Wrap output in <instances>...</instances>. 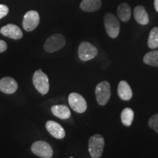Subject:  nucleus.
<instances>
[{"label": "nucleus", "instance_id": "1", "mask_svg": "<svg viewBox=\"0 0 158 158\" xmlns=\"http://www.w3.org/2000/svg\"><path fill=\"white\" fill-rule=\"evenodd\" d=\"M105 147V139L100 134L92 135L89 140V152L92 158L101 157Z\"/></svg>", "mask_w": 158, "mask_h": 158}, {"label": "nucleus", "instance_id": "2", "mask_svg": "<svg viewBox=\"0 0 158 158\" xmlns=\"http://www.w3.org/2000/svg\"><path fill=\"white\" fill-rule=\"evenodd\" d=\"M104 26L108 36L116 38L119 35L120 23L117 17L113 13H108L104 15Z\"/></svg>", "mask_w": 158, "mask_h": 158}, {"label": "nucleus", "instance_id": "3", "mask_svg": "<svg viewBox=\"0 0 158 158\" xmlns=\"http://www.w3.org/2000/svg\"><path fill=\"white\" fill-rule=\"evenodd\" d=\"M95 95L97 102L100 106H105L109 101L111 91L110 85L106 81L99 83L95 88Z\"/></svg>", "mask_w": 158, "mask_h": 158}, {"label": "nucleus", "instance_id": "4", "mask_svg": "<svg viewBox=\"0 0 158 158\" xmlns=\"http://www.w3.org/2000/svg\"><path fill=\"white\" fill-rule=\"evenodd\" d=\"M33 84L42 95H45L49 91V80L47 75L41 70L35 71L32 78Z\"/></svg>", "mask_w": 158, "mask_h": 158}, {"label": "nucleus", "instance_id": "5", "mask_svg": "<svg viewBox=\"0 0 158 158\" xmlns=\"http://www.w3.org/2000/svg\"><path fill=\"white\" fill-rule=\"evenodd\" d=\"M66 40L61 34H54L49 37L44 43V50L48 53H54L64 46Z\"/></svg>", "mask_w": 158, "mask_h": 158}, {"label": "nucleus", "instance_id": "6", "mask_svg": "<svg viewBox=\"0 0 158 158\" xmlns=\"http://www.w3.org/2000/svg\"><path fill=\"white\" fill-rule=\"evenodd\" d=\"M78 54L81 60L83 62H87L95 58L98 54V51L92 43L84 41L79 45Z\"/></svg>", "mask_w": 158, "mask_h": 158}, {"label": "nucleus", "instance_id": "7", "mask_svg": "<svg viewBox=\"0 0 158 158\" xmlns=\"http://www.w3.org/2000/svg\"><path fill=\"white\" fill-rule=\"evenodd\" d=\"M31 150L33 154L42 158H51L54 154L50 144L43 141H37L33 143Z\"/></svg>", "mask_w": 158, "mask_h": 158}, {"label": "nucleus", "instance_id": "8", "mask_svg": "<svg viewBox=\"0 0 158 158\" xmlns=\"http://www.w3.org/2000/svg\"><path fill=\"white\" fill-rule=\"evenodd\" d=\"M68 102L70 108L78 114L84 113L87 108L86 100L82 95L76 92H73L69 94Z\"/></svg>", "mask_w": 158, "mask_h": 158}, {"label": "nucleus", "instance_id": "9", "mask_svg": "<svg viewBox=\"0 0 158 158\" xmlns=\"http://www.w3.org/2000/svg\"><path fill=\"white\" fill-rule=\"evenodd\" d=\"M40 23L39 13L35 10H29L23 17L22 25L27 31H31L37 28Z\"/></svg>", "mask_w": 158, "mask_h": 158}, {"label": "nucleus", "instance_id": "10", "mask_svg": "<svg viewBox=\"0 0 158 158\" xmlns=\"http://www.w3.org/2000/svg\"><path fill=\"white\" fill-rule=\"evenodd\" d=\"M0 33L4 36L13 40H20L23 37V32L19 27L13 23L2 27L0 29Z\"/></svg>", "mask_w": 158, "mask_h": 158}, {"label": "nucleus", "instance_id": "11", "mask_svg": "<svg viewBox=\"0 0 158 158\" xmlns=\"http://www.w3.org/2000/svg\"><path fill=\"white\" fill-rule=\"evenodd\" d=\"M18 89V84L11 77H4L0 79V91L5 94L15 93Z\"/></svg>", "mask_w": 158, "mask_h": 158}, {"label": "nucleus", "instance_id": "12", "mask_svg": "<svg viewBox=\"0 0 158 158\" xmlns=\"http://www.w3.org/2000/svg\"><path fill=\"white\" fill-rule=\"evenodd\" d=\"M45 127L54 138L57 139H62L64 138L65 131L64 128L57 122L49 120L45 124Z\"/></svg>", "mask_w": 158, "mask_h": 158}, {"label": "nucleus", "instance_id": "13", "mask_svg": "<svg viewBox=\"0 0 158 158\" xmlns=\"http://www.w3.org/2000/svg\"><path fill=\"white\" fill-rule=\"evenodd\" d=\"M117 92L118 97L124 101H128L133 97L132 89L129 84L125 81H121L118 83Z\"/></svg>", "mask_w": 158, "mask_h": 158}, {"label": "nucleus", "instance_id": "14", "mask_svg": "<svg viewBox=\"0 0 158 158\" xmlns=\"http://www.w3.org/2000/svg\"><path fill=\"white\" fill-rule=\"evenodd\" d=\"M134 18L135 21L141 25H147L149 22V15L143 6L138 5L134 8Z\"/></svg>", "mask_w": 158, "mask_h": 158}, {"label": "nucleus", "instance_id": "15", "mask_svg": "<svg viewBox=\"0 0 158 158\" xmlns=\"http://www.w3.org/2000/svg\"><path fill=\"white\" fill-rule=\"evenodd\" d=\"M51 110L55 116L61 119H68L71 116L70 108L64 105H54Z\"/></svg>", "mask_w": 158, "mask_h": 158}, {"label": "nucleus", "instance_id": "16", "mask_svg": "<svg viewBox=\"0 0 158 158\" xmlns=\"http://www.w3.org/2000/svg\"><path fill=\"white\" fill-rule=\"evenodd\" d=\"M102 6L101 0H82L80 8L85 12H95L100 9Z\"/></svg>", "mask_w": 158, "mask_h": 158}, {"label": "nucleus", "instance_id": "17", "mask_svg": "<svg viewBox=\"0 0 158 158\" xmlns=\"http://www.w3.org/2000/svg\"><path fill=\"white\" fill-rule=\"evenodd\" d=\"M117 15L123 22H127L131 18V7L126 2H122L117 7Z\"/></svg>", "mask_w": 158, "mask_h": 158}, {"label": "nucleus", "instance_id": "18", "mask_svg": "<svg viewBox=\"0 0 158 158\" xmlns=\"http://www.w3.org/2000/svg\"><path fill=\"white\" fill-rule=\"evenodd\" d=\"M134 119V111L130 108H126L122 111L121 121L126 127H130Z\"/></svg>", "mask_w": 158, "mask_h": 158}, {"label": "nucleus", "instance_id": "19", "mask_svg": "<svg viewBox=\"0 0 158 158\" xmlns=\"http://www.w3.org/2000/svg\"><path fill=\"white\" fill-rule=\"evenodd\" d=\"M143 62L146 64L158 68V50L147 53L143 57Z\"/></svg>", "mask_w": 158, "mask_h": 158}, {"label": "nucleus", "instance_id": "20", "mask_svg": "<svg viewBox=\"0 0 158 158\" xmlns=\"http://www.w3.org/2000/svg\"><path fill=\"white\" fill-rule=\"evenodd\" d=\"M147 44L148 47L151 49L158 48V27H154L150 31Z\"/></svg>", "mask_w": 158, "mask_h": 158}, {"label": "nucleus", "instance_id": "21", "mask_svg": "<svg viewBox=\"0 0 158 158\" xmlns=\"http://www.w3.org/2000/svg\"><path fill=\"white\" fill-rule=\"evenodd\" d=\"M149 127L155 130L156 133H158V114H154L151 116L148 122Z\"/></svg>", "mask_w": 158, "mask_h": 158}, {"label": "nucleus", "instance_id": "22", "mask_svg": "<svg viewBox=\"0 0 158 158\" xmlns=\"http://www.w3.org/2000/svg\"><path fill=\"white\" fill-rule=\"evenodd\" d=\"M9 8L7 6L5 5H0V19L5 17L8 14Z\"/></svg>", "mask_w": 158, "mask_h": 158}, {"label": "nucleus", "instance_id": "23", "mask_svg": "<svg viewBox=\"0 0 158 158\" xmlns=\"http://www.w3.org/2000/svg\"><path fill=\"white\" fill-rule=\"evenodd\" d=\"M7 48V45L5 41L0 40V53L5 52Z\"/></svg>", "mask_w": 158, "mask_h": 158}, {"label": "nucleus", "instance_id": "24", "mask_svg": "<svg viewBox=\"0 0 158 158\" xmlns=\"http://www.w3.org/2000/svg\"><path fill=\"white\" fill-rule=\"evenodd\" d=\"M154 5L156 11L158 12V0H154Z\"/></svg>", "mask_w": 158, "mask_h": 158}]
</instances>
